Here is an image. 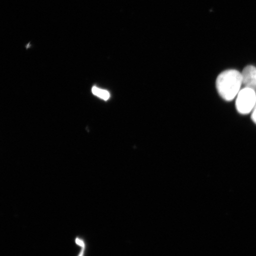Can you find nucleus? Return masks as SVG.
Returning <instances> with one entry per match:
<instances>
[{
  "mask_svg": "<svg viewBox=\"0 0 256 256\" xmlns=\"http://www.w3.org/2000/svg\"><path fill=\"white\" fill-rule=\"evenodd\" d=\"M242 84L248 88L256 90V67L248 66L245 67L242 72Z\"/></svg>",
  "mask_w": 256,
  "mask_h": 256,
  "instance_id": "nucleus-3",
  "label": "nucleus"
},
{
  "mask_svg": "<svg viewBox=\"0 0 256 256\" xmlns=\"http://www.w3.org/2000/svg\"><path fill=\"white\" fill-rule=\"evenodd\" d=\"M83 252H84V250H82L81 252V254H80L79 256H82Z\"/></svg>",
  "mask_w": 256,
  "mask_h": 256,
  "instance_id": "nucleus-7",
  "label": "nucleus"
},
{
  "mask_svg": "<svg viewBox=\"0 0 256 256\" xmlns=\"http://www.w3.org/2000/svg\"><path fill=\"white\" fill-rule=\"evenodd\" d=\"M242 84V72L236 70H228L218 76L216 88L218 92L226 101H232L235 98Z\"/></svg>",
  "mask_w": 256,
  "mask_h": 256,
  "instance_id": "nucleus-1",
  "label": "nucleus"
},
{
  "mask_svg": "<svg viewBox=\"0 0 256 256\" xmlns=\"http://www.w3.org/2000/svg\"><path fill=\"white\" fill-rule=\"evenodd\" d=\"M76 242L78 243V244H79L80 246H81V247H82V248H84V243L82 242V240H80L78 238H76Z\"/></svg>",
  "mask_w": 256,
  "mask_h": 256,
  "instance_id": "nucleus-6",
  "label": "nucleus"
},
{
  "mask_svg": "<svg viewBox=\"0 0 256 256\" xmlns=\"http://www.w3.org/2000/svg\"><path fill=\"white\" fill-rule=\"evenodd\" d=\"M256 104V92L254 89L244 88L236 96V106L240 114H246L254 110Z\"/></svg>",
  "mask_w": 256,
  "mask_h": 256,
  "instance_id": "nucleus-2",
  "label": "nucleus"
},
{
  "mask_svg": "<svg viewBox=\"0 0 256 256\" xmlns=\"http://www.w3.org/2000/svg\"><path fill=\"white\" fill-rule=\"evenodd\" d=\"M252 121L256 124V104L254 110L252 111Z\"/></svg>",
  "mask_w": 256,
  "mask_h": 256,
  "instance_id": "nucleus-5",
  "label": "nucleus"
},
{
  "mask_svg": "<svg viewBox=\"0 0 256 256\" xmlns=\"http://www.w3.org/2000/svg\"><path fill=\"white\" fill-rule=\"evenodd\" d=\"M92 92L94 95L104 99V100H108L110 97V94L108 91L105 90L96 88L95 86L92 88Z\"/></svg>",
  "mask_w": 256,
  "mask_h": 256,
  "instance_id": "nucleus-4",
  "label": "nucleus"
}]
</instances>
